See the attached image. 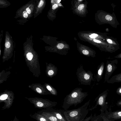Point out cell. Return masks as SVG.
<instances>
[{"mask_svg":"<svg viewBox=\"0 0 121 121\" xmlns=\"http://www.w3.org/2000/svg\"><path fill=\"white\" fill-rule=\"evenodd\" d=\"M104 67V63L102 62L98 66L96 78L97 81L99 82L102 79Z\"/></svg>","mask_w":121,"mask_h":121,"instance_id":"9c48e42d","label":"cell"},{"mask_svg":"<svg viewBox=\"0 0 121 121\" xmlns=\"http://www.w3.org/2000/svg\"><path fill=\"white\" fill-rule=\"evenodd\" d=\"M115 58H121V54H119L114 57Z\"/></svg>","mask_w":121,"mask_h":121,"instance_id":"f546056e","label":"cell"},{"mask_svg":"<svg viewBox=\"0 0 121 121\" xmlns=\"http://www.w3.org/2000/svg\"><path fill=\"white\" fill-rule=\"evenodd\" d=\"M107 117L113 120L121 119V110L112 112L107 115Z\"/></svg>","mask_w":121,"mask_h":121,"instance_id":"ba28073f","label":"cell"},{"mask_svg":"<svg viewBox=\"0 0 121 121\" xmlns=\"http://www.w3.org/2000/svg\"><path fill=\"white\" fill-rule=\"evenodd\" d=\"M105 18L106 20L108 21H111L112 19V17L109 15H107L106 16Z\"/></svg>","mask_w":121,"mask_h":121,"instance_id":"7402d4cb","label":"cell"},{"mask_svg":"<svg viewBox=\"0 0 121 121\" xmlns=\"http://www.w3.org/2000/svg\"><path fill=\"white\" fill-rule=\"evenodd\" d=\"M85 97L84 95L79 94L76 92H73L65 98L62 107L66 110L73 105L75 106L82 101Z\"/></svg>","mask_w":121,"mask_h":121,"instance_id":"7a4b0ae2","label":"cell"},{"mask_svg":"<svg viewBox=\"0 0 121 121\" xmlns=\"http://www.w3.org/2000/svg\"><path fill=\"white\" fill-rule=\"evenodd\" d=\"M26 11L28 14H30L31 13V10L29 8H27L26 9Z\"/></svg>","mask_w":121,"mask_h":121,"instance_id":"83f0119b","label":"cell"},{"mask_svg":"<svg viewBox=\"0 0 121 121\" xmlns=\"http://www.w3.org/2000/svg\"><path fill=\"white\" fill-rule=\"evenodd\" d=\"M84 7V5L83 4H81L78 6V9L79 10H81L83 9Z\"/></svg>","mask_w":121,"mask_h":121,"instance_id":"ac0fdd59","label":"cell"},{"mask_svg":"<svg viewBox=\"0 0 121 121\" xmlns=\"http://www.w3.org/2000/svg\"><path fill=\"white\" fill-rule=\"evenodd\" d=\"M107 41L109 43H112V41L110 39H107Z\"/></svg>","mask_w":121,"mask_h":121,"instance_id":"836d02e7","label":"cell"},{"mask_svg":"<svg viewBox=\"0 0 121 121\" xmlns=\"http://www.w3.org/2000/svg\"><path fill=\"white\" fill-rule=\"evenodd\" d=\"M47 89L51 92V93L54 95L56 94V92L53 91L51 87L49 86H46Z\"/></svg>","mask_w":121,"mask_h":121,"instance_id":"5bb4252c","label":"cell"},{"mask_svg":"<svg viewBox=\"0 0 121 121\" xmlns=\"http://www.w3.org/2000/svg\"><path fill=\"white\" fill-rule=\"evenodd\" d=\"M11 46V44L9 42H7L5 43V47L7 48H9Z\"/></svg>","mask_w":121,"mask_h":121,"instance_id":"d6986e66","label":"cell"},{"mask_svg":"<svg viewBox=\"0 0 121 121\" xmlns=\"http://www.w3.org/2000/svg\"><path fill=\"white\" fill-rule=\"evenodd\" d=\"M116 104L118 106L121 107V99L117 101Z\"/></svg>","mask_w":121,"mask_h":121,"instance_id":"cb8c5ba5","label":"cell"},{"mask_svg":"<svg viewBox=\"0 0 121 121\" xmlns=\"http://www.w3.org/2000/svg\"><path fill=\"white\" fill-rule=\"evenodd\" d=\"M43 4L44 1L43 0H40L38 5V7L39 8L41 7L43 5Z\"/></svg>","mask_w":121,"mask_h":121,"instance_id":"ffe728a7","label":"cell"},{"mask_svg":"<svg viewBox=\"0 0 121 121\" xmlns=\"http://www.w3.org/2000/svg\"><path fill=\"white\" fill-rule=\"evenodd\" d=\"M30 116L37 121H49L46 118L38 113H35Z\"/></svg>","mask_w":121,"mask_h":121,"instance_id":"8fae6325","label":"cell"},{"mask_svg":"<svg viewBox=\"0 0 121 121\" xmlns=\"http://www.w3.org/2000/svg\"><path fill=\"white\" fill-rule=\"evenodd\" d=\"M91 35L94 36L95 37H97L98 36V35L97 34L95 33L92 34Z\"/></svg>","mask_w":121,"mask_h":121,"instance_id":"d6a6232c","label":"cell"},{"mask_svg":"<svg viewBox=\"0 0 121 121\" xmlns=\"http://www.w3.org/2000/svg\"><path fill=\"white\" fill-rule=\"evenodd\" d=\"M61 0H58L57 1V2H58V3H60V2L61 1Z\"/></svg>","mask_w":121,"mask_h":121,"instance_id":"d590c367","label":"cell"},{"mask_svg":"<svg viewBox=\"0 0 121 121\" xmlns=\"http://www.w3.org/2000/svg\"><path fill=\"white\" fill-rule=\"evenodd\" d=\"M26 57L28 60H31L33 58V55L31 53L29 52L26 54Z\"/></svg>","mask_w":121,"mask_h":121,"instance_id":"4fadbf2b","label":"cell"},{"mask_svg":"<svg viewBox=\"0 0 121 121\" xmlns=\"http://www.w3.org/2000/svg\"><path fill=\"white\" fill-rule=\"evenodd\" d=\"M58 7V5L57 4H55L52 6V8L53 9H55Z\"/></svg>","mask_w":121,"mask_h":121,"instance_id":"f1b7e54d","label":"cell"},{"mask_svg":"<svg viewBox=\"0 0 121 121\" xmlns=\"http://www.w3.org/2000/svg\"><path fill=\"white\" fill-rule=\"evenodd\" d=\"M8 97V95L6 94H3L0 96V102H2Z\"/></svg>","mask_w":121,"mask_h":121,"instance_id":"7c38bea8","label":"cell"},{"mask_svg":"<svg viewBox=\"0 0 121 121\" xmlns=\"http://www.w3.org/2000/svg\"><path fill=\"white\" fill-rule=\"evenodd\" d=\"M108 83H121V73L112 77L107 82Z\"/></svg>","mask_w":121,"mask_h":121,"instance_id":"30bf717a","label":"cell"},{"mask_svg":"<svg viewBox=\"0 0 121 121\" xmlns=\"http://www.w3.org/2000/svg\"><path fill=\"white\" fill-rule=\"evenodd\" d=\"M64 45L62 43H59L57 45V47L59 49H61L63 48Z\"/></svg>","mask_w":121,"mask_h":121,"instance_id":"e0dca14e","label":"cell"},{"mask_svg":"<svg viewBox=\"0 0 121 121\" xmlns=\"http://www.w3.org/2000/svg\"><path fill=\"white\" fill-rule=\"evenodd\" d=\"M84 78L86 80H88L90 76L87 74H85L84 75Z\"/></svg>","mask_w":121,"mask_h":121,"instance_id":"484cf974","label":"cell"},{"mask_svg":"<svg viewBox=\"0 0 121 121\" xmlns=\"http://www.w3.org/2000/svg\"><path fill=\"white\" fill-rule=\"evenodd\" d=\"M12 121H19L17 118L15 116L14 118Z\"/></svg>","mask_w":121,"mask_h":121,"instance_id":"4dcf8cb0","label":"cell"},{"mask_svg":"<svg viewBox=\"0 0 121 121\" xmlns=\"http://www.w3.org/2000/svg\"><path fill=\"white\" fill-rule=\"evenodd\" d=\"M36 91L39 93L41 94L42 93L41 90L39 88L37 87L36 88Z\"/></svg>","mask_w":121,"mask_h":121,"instance_id":"4316f807","label":"cell"},{"mask_svg":"<svg viewBox=\"0 0 121 121\" xmlns=\"http://www.w3.org/2000/svg\"><path fill=\"white\" fill-rule=\"evenodd\" d=\"M23 16L25 18H27L28 17V13L26 11H24L23 13Z\"/></svg>","mask_w":121,"mask_h":121,"instance_id":"44dd1931","label":"cell"},{"mask_svg":"<svg viewBox=\"0 0 121 121\" xmlns=\"http://www.w3.org/2000/svg\"><path fill=\"white\" fill-rule=\"evenodd\" d=\"M116 92L117 95H119L121 96V86L117 89Z\"/></svg>","mask_w":121,"mask_h":121,"instance_id":"9a60e30c","label":"cell"},{"mask_svg":"<svg viewBox=\"0 0 121 121\" xmlns=\"http://www.w3.org/2000/svg\"><path fill=\"white\" fill-rule=\"evenodd\" d=\"M90 121H101L99 118L97 117H92Z\"/></svg>","mask_w":121,"mask_h":121,"instance_id":"2e32d148","label":"cell"},{"mask_svg":"<svg viewBox=\"0 0 121 121\" xmlns=\"http://www.w3.org/2000/svg\"><path fill=\"white\" fill-rule=\"evenodd\" d=\"M46 118L49 121H60L47 110H41L38 112Z\"/></svg>","mask_w":121,"mask_h":121,"instance_id":"52a82bcc","label":"cell"},{"mask_svg":"<svg viewBox=\"0 0 121 121\" xmlns=\"http://www.w3.org/2000/svg\"><path fill=\"white\" fill-rule=\"evenodd\" d=\"M89 100L77 109L68 110H63V113L67 121H83L88 114Z\"/></svg>","mask_w":121,"mask_h":121,"instance_id":"6da1fadb","label":"cell"},{"mask_svg":"<svg viewBox=\"0 0 121 121\" xmlns=\"http://www.w3.org/2000/svg\"><path fill=\"white\" fill-rule=\"evenodd\" d=\"M60 121H67L63 113V110H56L50 108L46 109Z\"/></svg>","mask_w":121,"mask_h":121,"instance_id":"8992f818","label":"cell"},{"mask_svg":"<svg viewBox=\"0 0 121 121\" xmlns=\"http://www.w3.org/2000/svg\"><path fill=\"white\" fill-rule=\"evenodd\" d=\"M82 53L85 55H88L89 54V51L86 50H84L82 51Z\"/></svg>","mask_w":121,"mask_h":121,"instance_id":"603a6c76","label":"cell"},{"mask_svg":"<svg viewBox=\"0 0 121 121\" xmlns=\"http://www.w3.org/2000/svg\"><path fill=\"white\" fill-rule=\"evenodd\" d=\"M118 62V60L117 59L112 60H107L105 67L104 83L106 82L109 79L110 77L117 69Z\"/></svg>","mask_w":121,"mask_h":121,"instance_id":"277c9868","label":"cell"},{"mask_svg":"<svg viewBox=\"0 0 121 121\" xmlns=\"http://www.w3.org/2000/svg\"><path fill=\"white\" fill-rule=\"evenodd\" d=\"M89 37L91 38L92 39H95V37L93 35H89Z\"/></svg>","mask_w":121,"mask_h":121,"instance_id":"e575fe53","label":"cell"},{"mask_svg":"<svg viewBox=\"0 0 121 121\" xmlns=\"http://www.w3.org/2000/svg\"><path fill=\"white\" fill-rule=\"evenodd\" d=\"M54 72L52 70H49L48 72V74L49 75H51L53 74Z\"/></svg>","mask_w":121,"mask_h":121,"instance_id":"d4e9b609","label":"cell"},{"mask_svg":"<svg viewBox=\"0 0 121 121\" xmlns=\"http://www.w3.org/2000/svg\"><path fill=\"white\" fill-rule=\"evenodd\" d=\"M94 41L95 42L97 43H100L101 42L99 40H97L96 39H94Z\"/></svg>","mask_w":121,"mask_h":121,"instance_id":"1f68e13d","label":"cell"},{"mask_svg":"<svg viewBox=\"0 0 121 121\" xmlns=\"http://www.w3.org/2000/svg\"><path fill=\"white\" fill-rule=\"evenodd\" d=\"M109 91V90L107 89L99 94L95 99V101L96 102L95 105L93 107L89 109V110H92L96 108L98 105L101 107L100 110L102 112H103L107 106L106 98Z\"/></svg>","mask_w":121,"mask_h":121,"instance_id":"5b68a950","label":"cell"},{"mask_svg":"<svg viewBox=\"0 0 121 121\" xmlns=\"http://www.w3.org/2000/svg\"><path fill=\"white\" fill-rule=\"evenodd\" d=\"M29 100L34 104L35 108L39 109H50L56 106L57 104L56 102L42 99L35 98L30 99Z\"/></svg>","mask_w":121,"mask_h":121,"instance_id":"3957f363","label":"cell"}]
</instances>
